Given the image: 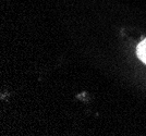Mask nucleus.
Instances as JSON below:
<instances>
[{"label":"nucleus","mask_w":146,"mask_h":136,"mask_svg":"<svg viewBox=\"0 0 146 136\" xmlns=\"http://www.w3.org/2000/svg\"><path fill=\"white\" fill-rule=\"evenodd\" d=\"M136 55L139 57L142 62H144L146 64V38H144L139 45H137V48H136Z\"/></svg>","instance_id":"nucleus-1"}]
</instances>
